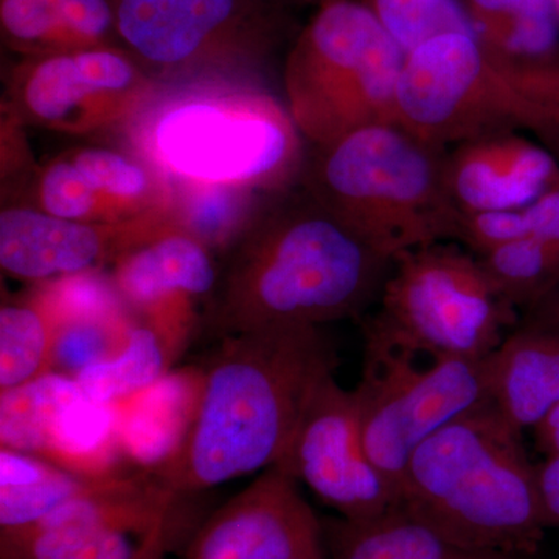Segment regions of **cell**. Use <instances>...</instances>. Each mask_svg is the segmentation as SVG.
<instances>
[{
  "label": "cell",
  "mask_w": 559,
  "mask_h": 559,
  "mask_svg": "<svg viewBox=\"0 0 559 559\" xmlns=\"http://www.w3.org/2000/svg\"><path fill=\"white\" fill-rule=\"evenodd\" d=\"M337 366L319 326H267L221 340L186 440L151 473L180 498L277 465Z\"/></svg>",
  "instance_id": "6da1fadb"
},
{
  "label": "cell",
  "mask_w": 559,
  "mask_h": 559,
  "mask_svg": "<svg viewBox=\"0 0 559 559\" xmlns=\"http://www.w3.org/2000/svg\"><path fill=\"white\" fill-rule=\"evenodd\" d=\"M392 257L312 200L266 209L227 255L210 299L209 336L355 318L385 285Z\"/></svg>",
  "instance_id": "7a4b0ae2"
},
{
  "label": "cell",
  "mask_w": 559,
  "mask_h": 559,
  "mask_svg": "<svg viewBox=\"0 0 559 559\" xmlns=\"http://www.w3.org/2000/svg\"><path fill=\"white\" fill-rule=\"evenodd\" d=\"M521 433L492 401L454 419L412 455L399 509L460 546L532 558L547 525Z\"/></svg>",
  "instance_id": "3957f363"
},
{
  "label": "cell",
  "mask_w": 559,
  "mask_h": 559,
  "mask_svg": "<svg viewBox=\"0 0 559 559\" xmlns=\"http://www.w3.org/2000/svg\"><path fill=\"white\" fill-rule=\"evenodd\" d=\"M124 127L132 153L168 178L277 191L299 167V130L274 98L241 79L157 90Z\"/></svg>",
  "instance_id": "277c9868"
},
{
  "label": "cell",
  "mask_w": 559,
  "mask_h": 559,
  "mask_svg": "<svg viewBox=\"0 0 559 559\" xmlns=\"http://www.w3.org/2000/svg\"><path fill=\"white\" fill-rule=\"evenodd\" d=\"M406 57L374 11L326 0L286 62L297 130L322 148L360 128L392 123Z\"/></svg>",
  "instance_id": "5b68a950"
},
{
  "label": "cell",
  "mask_w": 559,
  "mask_h": 559,
  "mask_svg": "<svg viewBox=\"0 0 559 559\" xmlns=\"http://www.w3.org/2000/svg\"><path fill=\"white\" fill-rule=\"evenodd\" d=\"M308 189L326 212L395 259L430 245L443 221L436 167L418 140L393 123L360 128L319 148Z\"/></svg>",
  "instance_id": "8992f818"
},
{
  "label": "cell",
  "mask_w": 559,
  "mask_h": 559,
  "mask_svg": "<svg viewBox=\"0 0 559 559\" xmlns=\"http://www.w3.org/2000/svg\"><path fill=\"white\" fill-rule=\"evenodd\" d=\"M393 261L395 274L381 290L380 314L367 325L366 348L480 359L502 344L509 304L480 263L430 245Z\"/></svg>",
  "instance_id": "52a82bcc"
},
{
  "label": "cell",
  "mask_w": 559,
  "mask_h": 559,
  "mask_svg": "<svg viewBox=\"0 0 559 559\" xmlns=\"http://www.w3.org/2000/svg\"><path fill=\"white\" fill-rule=\"evenodd\" d=\"M414 359L366 348L355 389L364 448L399 492L412 455L426 440L491 401L488 356L432 360L426 369Z\"/></svg>",
  "instance_id": "ba28073f"
},
{
  "label": "cell",
  "mask_w": 559,
  "mask_h": 559,
  "mask_svg": "<svg viewBox=\"0 0 559 559\" xmlns=\"http://www.w3.org/2000/svg\"><path fill=\"white\" fill-rule=\"evenodd\" d=\"M117 35L171 79H238L266 57L274 5L263 0H112Z\"/></svg>",
  "instance_id": "9c48e42d"
},
{
  "label": "cell",
  "mask_w": 559,
  "mask_h": 559,
  "mask_svg": "<svg viewBox=\"0 0 559 559\" xmlns=\"http://www.w3.org/2000/svg\"><path fill=\"white\" fill-rule=\"evenodd\" d=\"M159 86L117 47L27 57L11 72L7 112L21 124L84 135L127 124Z\"/></svg>",
  "instance_id": "30bf717a"
},
{
  "label": "cell",
  "mask_w": 559,
  "mask_h": 559,
  "mask_svg": "<svg viewBox=\"0 0 559 559\" xmlns=\"http://www.w3.org/2000/svg\"><path fill=\"white\" fill-rule=\"evenodd\" d=\"M395 108V121L419 142L468 134L506 110L544 121L521 86L506 87L492 72L476 36L462 32L436 36L407 53Z\"/></svg>",
  "instance_id": "8fae6325"
},
{
  "label": "cell",
  "mask_w": 559,
  "mask_h": 559,
  "mask_svg": "<svg viewBox=\"0 0 559 559\" xmlns=\"http://www.w3.org/2000/svg\"><path fill=\"white\" fill-rule=\"evenodd\" d=\"M275 466L345 520H371L400 507L399 489L364 448L355 390L342 388L334 374L316 390Z\"/></svg>",
  "instance_id": "7c38bea8"
},
{
  "label": "cell",
  "mask_w": 559,
  "mask_h": 559,
  "mask_svg": "<svg viewBox=\"0 0 559 559\" xmlns=\"http://www.w3.org/2000/svg\"><path fill=\"white\" fill-rule=\"evenodd\" d=\"M0 447L86 479L120 474L124 460L112 407L87 399L75 378L57 371L0 392Z\"/></svg>",
  "instance_id": "4fadbf2b"
},
{
  "label": "cell",
  "mask_w": 559,
  "mask_h": 559,
  "mask_svg": "<svg viewBox=\"0 0 559 559\" xmlns=\"http://www.w3.org/2000/svg\"><path fill=\"white\" fill-rule=\"evenodd\" d=\"M175 230L170 212L124 223H84L33 205H7L0 212V266L11 278L38 285L103 271Z\"/></svg>",
  "instance_id": "5bb4252c"
},
{
  "label": "cell",
  "mask_w": 559,
  "mask_h": 559,
  "mask_svg": "<svg viewBox=\"0 0 559 559\" xmlns=\"http://www.w3.org/2000/svg\"><path fill=\"white\" fill-rule=\"evenodd\" d=\"M33 207L84 223H124L170 212L171 180L132 151L81 146L44 165Z\"/></svg>",
  "instance_id": "9a60e30c"
},
{
  "label": "cell",
  "mask_w": 559,
  "mask_h": 559,
  "mask_svg": "<svg viewBox=\"0 0 559 559\" xmlns=\"http://www.w3.org/2000/svg\"><path fill=\"white\" fill-rule=\"evenodd\" d=\"M323 544L297 480L271 466L204 522L186 559H307L325 555Z\"/></svg>",
  "instance_id": "2e32d148"
},
{
  "label": "cell",
  "mask_w": 559,
  "mask_h": 559,
  "mask_svg": "<svg viewBox=\"0 0 559 559\" xmlns=\"http://www.w3.org/2000/svg\"><path fill=\"white\" fill-rule=\"evenodd\" d=\"M110 277L132 314L156 326L179 353L200 323L198 307L219 282L215 255L180 230L121 257Z\"/></svg>",
  "instance_id": "e0dca14e"
},
{
  "label": "cell",
  "mask_w": 559,
  "mask_h": 559,
  "mask_svg": "<svg viewBox=\"0 0 559 559\" xmlns=\"http://www.w3.org/2000/svg\"><path fill=\"white\" fill-rule=\"evenodd\" d=\"M204 370L170 371L150 388L110 404L124 460L153 471L176 454L200 406Z\"/></svg>",
  "instance_id": "ac0fdd59"
},
{
  "label": "cell",
  "mask_w": 559,
  "mask_h": 559,
  "mask_svg": "<svg viewBox=\"0 0 559 559\" xmlns=\"http://www.w3.org/2000/svg\"><path fill=\"white\" fill-rule=\"evenodd\" d=\"M489 395L514 428L533 429L559 403V329L533 325L488 356Z\"/></svg>",
  "instance_id": "d6986e66"
},
{
  "label": "cell",
  "mask_w": 559,
  "mask_h": 559,
  "mask_svg": "<svg viewBox=\"0 0 559 559\" xmlns=\"http://www.w3.org/2000/svg\"><path fill=\"white\" fill-rule=\"evenodd\" d=\"M559 180L554 157L509 140L469 150L455 165L454 191L473 213L528 207Z\"/></svg>",
  "instance_id": "ffe728a7"
},
{
  "label": "cell",
  "mask_w": 559,
  "mask_h": 559,
  "mask_svg": "<svg viewBox=\"0 0 559 559\" xmlns=\"http://www.w3.org/2000/svg\"><path fill=\"white\" fill-rule=\"evenodd\" d=\"M322 527L333 559H530L460 546L401 509L371 520H326Z\"/></svg>",
  "instance_id": "44dd1931"
},
{
  "label": "cell",
  "mask_w": 559,
  "mask_h": 559,
  "mask_svg": "<svg viewBox=\"0 0 559 559\" xmlns=\"http://www.w3.org/2000/svg\"><path fill=\"white\" fill-rule=\"evenodd\" d=\"M170 180L173 223L215 257L229 255L267 209V193L241 183Z\"/></svg>",
  "instance_id": "7402d4cb"
},
{
  "label": "cell",
  "mask_w": 559,
  "mask_h": 559,
  "mask_svg": "<svg viewBox=\"0 0 559 559\" xmlns=\"http://www.w3.org/2000/svg\"><path fill=\"white\" fill-rule=\"evenodd\" d=\"M58 316L46 290L33 285L27 296L0 308V392L21 388L53 371Z\"/></svg>",
  "instance_id": "603a6c76"
},
{
  "label": "cell",
  "mask_w": 559,
  "mask_h": 559,
  "mask_svg": "<svg viewBox=\"0 0 559 559\" xmlns=\"http://www.w3.org/2000/svg\"><path fill=\"white\" fill-rule=\"evenodd\" d=\"M179 356L156 326L135 318L124 347L112 358L81 370L75 381L87 399L110 406L156 384L170 373Z\"/></svg>",
  "instance_id": "cb8c5ba5"
},
{
  "label": "cell",
  "mask_w": 559,
  "mask_h": 559,
  "mask_svg": "<svg viewBox=\"0 0 559 559\" xmlns=\"http://www.w3.org/2000/svg\"><path fill=\"white\" fill-rule=\"evenodd\" d=\"M90 480L47 460L0 448V528L35 524Z\"/></svg>",
  "instance_id": "d4e9b609"
},
{
  "label": "cell",
  "mask_w": 559,
  "mask_h": 559,
  "mask_svg": "<svg viewBox=\"0 0 559 559\" xmlns=\"http://www.w3.org/2000/svg\"><path fill=\"white\" fill-rule=\"evenodd\" d=\"M139 544L127 533L76 525L0 528L2 559H132Z\"/></svg>",
  "instance_id": "484cf974"
},
{
  "label": "cell",
  "mask_w": 559,
  "mask_h": 559,
  "mask_svg": "<svg viewBox=\"0 0 559 559\" xmlns=\"http://www.w3.org/2000/svg\"><path fill=\"white\" fill-rule=\"evenodd\" d=\"M481 267L507 304L543 297L559 278V246L539 238H520L485 253Z\"/></svg>",
  "instance_id": "4316f807"
},
{
  "label": "cell",
  "mask_w": 559,
  "mask_h": 559,
  "mask_svg": "<svg viewBox=\"0 0 559 559\" xmlns=\"http://www.w3.org/2000/svg\"><path fill=\"white\" fill-rule=\"evenodd\" d=\"M0 22L3 38L25 58L86 50L62 0H0Z\"/></svg>",
  "instance_id": "83f0119b"
},
{
  "label": "cell",
  "mask_w": 559,
  "mask_h": 559,
  "mask_svg": "<svg viewBox=\"0 0 559 559\" xmlns=\"http://www.w3.org/2000/svg\"><path fill=\"white\" fill-rule=\"evenodd\" d=\"M374 13L406 55L444 33L476 36L473 21L457 0H377Z\"/></svg>",
  "instance_id": "f1b7e54d"
},
{
  "label": "cell",
  "mask_w": 559,
  "mask_h": 559,
  "mask_svg": "<svg viewBox=\"0 0 559 559\" xmlns=\"http://www.w3.org/2000/svg\"><path fill=\"white\" fill-rule=\"evenodd\" d=\"M509 32L503 46L520 57H546L558 46L559 17L554 0H525L516 13L511 14Z\"/></svg>",
  "instance_id": "f546056e"
},
{
  "label": "cell",
  "mask_w": 559,
  "mask_h": 559,
  "mask_svg": "<svg viewBox=\"0 0 559 559\" xmlns=\"http://www.w3.org/2000/svg\"><path fill=\"white\" fill-rule=\"evenodd\" d=\"M528 235L524 212H518V210H489V212L473 213L466 230L468 240L484 253Z\"/></svg>",
  "instance_id": "4dcf8cb0"
},
{
  "label": "cell",
  "mask_w": 559,
  "mask_h": 559,
  "mask_svg": "<svg viewBox=\"0 0 559 559\" xmlns=\"http://www.w3.org/2000/svg\"><path fill=\"white\" fill-rule=\"evenodd\" d=\"M524 216L532 237L559 246V187L530 204Z\"/></svg>",
  "instance_id": "1f68e13d"
},
{
  "label": "cell",
  "mask_w": 559,
  "mask_h": 559,
  "mask_svg": "<svg viewBox=\"0 0 559 559\" xmlns=\"http://www.w3.org/2000/svg\"><path fill=\"white\" fill-rule=\"evenodd\" d=\"M540 509L547 527H559V455L536 466Z\"/></svg>",
  "instance_id": "d6a6232c"
},
{
  "label": "cell",
  "mask_w": 559,
  "mask_h": 559,
  "mask_svg": "<svg viewBox=\"0 0 559 559\" xmlns=\"http://www.w3.org/2000/svg\"><path fill=\"white\" fill-rule=\"evenodd\" d=\"M533 429H535L539 450L547 457L559 455V403L551 407Z\"/></svg>",
  "instance_id": "836d02e7"
},
{
  "label": "cell",
  "mask_w": 559,
  "mask_h": 559,
  "mask_svg": "<svg viewBox=\"0 0 559 559\" xmlns=\"http://www.w3.org/2000/svg\"><path fill=\"white\" fill-rule=\"evenodd\" d=\"M168 525L170 521L162 522L140 540L139 549L132 559H164L167 550Z\"/></svg>",
  "instance_id": "e575fe53"
},
{
  "label": "cell",
  "mask_w": 559,
  "mask_h": 559,
  "mask_svg": "<svg viewBox=\"0 0 559 559\" xmlns=\"http://www.w3.org/2000/svg\"><path fill=\"white\" fill-rule=\"evenodd\" d=\"M473 3L487 13L514 14L524 5L525 0H473Z\"/></svg>",
  "instance_id": "d590c367"
},
{
  "label": "cell",
  "mask_w": 559,
  "mask_h": 559,
  "mask_svg": "<svg viewBox=\"0 0 559 559\" xmlns=\"http://www.w3.org/2000/svg\"><path fill=\"white\" fill-rule=\"evenodd\" d=\"M539 326H557L559 329V299L550 305L546 312V318L536 323Z\"/></svg>",
  "instance_id": "8d00e7d4"
},
{
  "label": "cell",
  "mask_w": 559,
  "mask_h": 559,
  "mask_svg": "<svg viewBox=\"0 0 559 559\" xmlns=\"http://www.w3.org/2000/svg\"><path fill=\"white\" fill-rule=\"evenodd\" d=\"M263 2L271 3V5H275V3L280 2V0H263Z\"/></svg>",
  "instance_id": "74e56055"
},
{
  "label": "cell",
  "mask_w": 559,
  "mask_h": 559,
  "mask_svg": "<svg viewBox=\"0 0 559 559\" xmlns=\"http://www.w3.org/2000/svg\"><path fill=\"white\" fill-rule=\"evenodd\" d=\"M555 2V7H557V13H558V17H559V0H554Z\"/></svg>",
  "instance_id": "f35d334b"
},
{
  "label": "cell",
  "mask_w": 559,
  "mask_h": 559,
  "mask_svg": "<svg viewBox=\"0 0 559 559\" xmlns=\"http://www.w3.org/2000/svg\"><path fill=\"white\" fill-rule=\"evenodd\" d=\"M307 559H326V558H325V555H320V557L307 558Z\"/></svg>",
  "instance_id": "ab89813d"
},
{
  "label": "cell",
  "mask_w": 559,
  "mask_h": 559,
  "mask_svg": "<svg viewBox=\"0 0 559 559\" xmlns=\"http://www.w3.org/2000/svg\"><path fill=\"white\" fill-rule=\"evenodd\" d=\"M557 559H559V558H557Z\"/></svg>",
  "instance_id": "60d3db41"
}]
</instances>
